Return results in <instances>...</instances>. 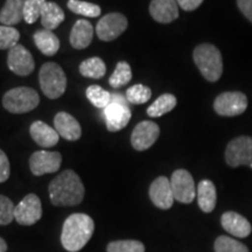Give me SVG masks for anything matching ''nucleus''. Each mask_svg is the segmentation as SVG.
<instances>
[{"mask_svg": "<svg viewBox=\"0 0 252 252\" xmlns=\"http://www.w3.org/2000/svg\"><path fill=\"white\" fill-rule=\"evenodd\" d=\"M68 8L71 12H74V13L83 15V17L87 18H96L102 12V9H100L98 5L82 1V0H69Z\"/></svg>", "mask_w": 252, "mask_h": 252, "instance_id": "nucleus-29", "label": "nucleus"}, {"mask_svg": "<svg viewBox=\"0 0 252 252\" xmlns=\"http://www.w3.org/2000/svg\"><path fill=\"white\" fill-rule=\"evenodd\" d=\"M132 78V70L130 64L127 62H118L117 67H116L115 71L111 75V77L109 78L110 86L115 89L122 88L126 86Z\"/></svg>", "mask_w": 252, "mask_h": 252, "instance_id": "nucleus-27", "label": "nucleus"}, {"mask_svg": "<svg viewBox=\"0 0 252 252\" xmlns=\"http://www.w3.org/2000/svg\"><path fill=\"white\" fill-rule=\"evenodd\" d=\"M220 224L230 235L245 238L251 234V224L244 216L235 212H226L220 217Z\"/></svg>", "mask_w": 252, "mask_h": 252, "instance_id": "nucleus-18", "label": "nucleus"}, {"mask_svg": "<svg viewBox=\"0 0 252 252\" xmlns=\"http://www.w3.org/2000/svg\"><path fill=\"white\" fill-rule=\"evenodd\" d=\"M150 198L154 206L159 209L167 210L174 203V195H173L171 180L166 176H159L156 179L150 187Z\"/></svg>", "mask_w": 252, "mask_h": 252, "instance_id": "nucleus-15", "label": "nucleus"}, {"mask_svg": "<svg viewBox=\"0 0 252 252\" xmlns=\"http://www.w3.org/2000/svg\"><path fill=\"white\" fill-rule=\"evenodd\" d=\"M127 19L122 13L104 15L96 26V34L102 41H113L124 33L127 28Z\"/></svg>", "mask_w": 252, "mask_h": 252, "instance_id": "nucleus-10", "label": "nucleus"}, {"mask_svg": "<svg viewBox=\"0 0 252 252\" xmlns=\"http://www.w3.org/2000/svg\"><path fill=\"white\" fill-rule=\"evenodd\" d=\"M179 4V7H181L184 11H194L200 7L203 0H176Z\"/></svg>", "mask_w": 252, "mask_h": 252, "instance_id": "nucleus-38", "label": "nucleus"}, {"mask_svg": "<svg viewBox=\"0 0 252 252\" xmlns=\"http://www.w3.org/2000/svg\"><path fill=\"white\" fill-rule=\"evenodd\" d=\"M40 18L41 24L43 25V28L53 32L64 20V12L55 2L47 1L45 6H43L42 13H41Z\"/></svg>", "mask_w": 252, "mask_h": 252, "instance_id": "nucleus-24", "label": "nucleus"}, {"mask_svg": "<svg viewBox=\"0 0 252 252\" xmlns=\"http://www.w3.org/2000/svg\"><path fill=\"white\" fill-rule=\"evenodd\" d=\"M20 34L17 28L12 26H0V49H12L18 45Z\"/></svg>", "mask_w": 252, "mask_h": 252, "instance_id": "nucleus-32", "label": "nucleus"}, {"mask_svg": "<svg viewBox=\"0 0 252 252\" xmlns=\"http://www.w3.org/2000/svg\"><path fill=\"white\" fill-rule=\"evenodd\" d=\"M40 87L43 94L50 99H56L64 94L67 77L58 63H45L40 69Z\"/></svg>", "mask_w": 252, "mask_h": 252, "instance_id": "nucleus-4", "label": "nucleus"}, {"mask_svg": "<svg viewBox=\"0 0 252 252\" xmlns=\"http://www.w3.org/2000/svg\"><path fill=\"white\" fill-rule=\"evenodd\" d=\"M111 97L112 94L104 90L99 86H90L87 89V98L90 100L94 106L98 109H105L111 102Z\"/></svg>", "mask_w": 252, "mask_h": 252, "instance_id": "nucleus-28", "label": "nucleus"}, {"mask_svg": "<svg viewBox=\"0 0 252 252\" xmlns=\"http://www.w3.org/2000/svg\"><path fill=\"white\" fill-rule=\"evenodd\" d=\"M152 97V90L149 87L143 86V84H135V86L128 88L126 91V99L131 104H144L149 102Z\"/></svg>", "mask_w": 252, "mask_h": 252, "instance_id": "nucleus-30", "label": "nucleus"}, {"mask_svg": "<svg viewBox=\"0 0 252 252\" xmlns=\"http://www.w3.org/2000/svg\"><path fill=\"white\" fill-rule=\"evenodd\" d=\"M237 6L242 14L252 24V0H237Z\"/></svg>", "mask_w": 252, "mask_h": 252, "instance_id": "nucleus-37", "label": "nucleus"}, {"mask_svg": "<svg viewBox=\"0 0 252 252\" xmlns=\"http://www.w3.org/2000/svg\"><path fill=\"white\" fill-rule=\"evenodd\" d=\"M225 161L230 167L248 166L252 169V137L241 135L228 144L225 149Z\"/></svg>", "mask_w": 252, "mask_h": 252, "instance_id": "nucleus-7", "label": "nucleus"}, {"mask_svg": "<svg viewBox=\"0 0 252 252\" xmlns=\"http://www.w3.org/2000/svg\"><path fill=\"white\" fill-rule=\"evenodd\" d=\"M14 204L8 197L0 195V225H8L14 220Z\"/></svg>", "mask_w": 252, "mask_h": 252, "instance_id": "nucleus-35", "label": "nucleus"}, {"mask_svg": "<svg viewBox=\"0 0 252 252\" xmlns=\"http://www.w3.org/2000/svg\"><path fill=\"white\" fill-rule=\"evenodd\" d=\"M193 59L202 76L208 82H217L223 74L220 52L212 43H201L194 49Z\"/></svg>", "mask_w": 252, "mask_h": 252, "instance_id": "nucleus-3", "label": "nucleus"}, {"mask_svg": "<svg viewBox=\"0 0 252 252\" xmlns=\"http://www.w3.org/2000/svg\"><path fill=\"white\" fill-rule=\"evenodd\" d=\"M248 108V97L241 91H225L216 97L214 110L223 117H236L245 112Z\"/></svg>", "mask_w": 252, "mask_h": 252, "instance_id": "nucleus-8", "label": "nucleus"}, {"mask_svg": "<svg viewBox=\"0 0 252 252\" xmlns=\"http://www.w3.org/2000/svg\"><path fill=\"white\" fill-rule=\"evenodd\" d=\"M104 117L110 132H118L126 127L131 119V110L122 94H112L111 102L104 109Z\"/></svg>", "mask_w": 252, "mask_h": 252, "instance_id": "nucleus-6", "label": "nucleus"}, {"mask_svg": "<svg viewBox=\"0 0 252 252\" xmlns=\"http://www.w3.org/2000/svg\"><path fill=\"white\" fill-rule=\"evenodd\" d=\"M9 173H11V168H9L8 158L5 152L0 150V184L8 180Z\"/></svg>", "mask_w": 252, "mask_h": 252, "instance_id": "nucleus-36", "label": "nucleus"}, {"mask_svg": "<svg viewBox=\"0 0 252 252\" xmlns=\"http://www.w3.org/2000/svg\"><path fill=\"white\" fill-rule=\"evenodd\" d=\"M34 41H35L36 47L43 55L53 56L60 49L59 37L52 31L45 30V28L35 32V34H34Z\"/></svg>", "mask_w": 252, "mask_h": 252, "instance_id": "nucleus-23", "label": "nucleus"}, {"mask_svg": "<svg viewBox=\"0 0 252 252\" xmlns=\"http://www.w3.org/2000/svg\"><path fill=\"white\" fill-rule=\"evenodd\" d=\"M94 223L87 214H72L63 223L61 232L62 247L69 252H77L86 247L93 237Z\"/></svg>", "mask_w": 252, "mask_h": 252, "instance_id": "nucleus-2", "label": "nucleus"}, {"mask_svg": "<svg viewBox=\"0 0 252 252\" xmlns=\"http://www.w3.org/2000/svg\"><path fill=\"white\" fill-rule=\"evenodd\" d=\"M26 0H6L4 7L0 11V23L4 26H12L24 19V7Z\"/></svg>", "mask_w": 252, "mask_h": 252, "instance_id": "nucleus-21", "label": "nucleus"}, {"mask_svg": "<svg viewBox=\"0 0 252 252\" xmlns=\"http://www.w3.org/2000/svg\"><path fill=\"white\" fill-rule=\"evenodd\" d=\"M54 128L60 137L69 141L78 140L81 138L82 128L76 118L67 112H59L54 118Z\"/></svg>", "mask_w": 252, "mask_h": 252, "instance_id": "nucleus-17", "label": "nucleus"}, {"mask_svg": "<svg viewBox=\"0 0 252 252\" xmlns=\"http://www.w3.org/2000/svg\"><path fill=\"white\" fill-rule=\"evenodd\" d=\"M150 13L158 23H173L179 18V4L176 0H152Z\"/></svg>", "mask_w": 252, "mask_h": 252, "instance_id": "nucleus-16", "label": "nucleus"}, {"mask_svg": "<svg viewBox=\"0 0 252 252\" xmlns=\"http://www.w3.org/2000/svg\"><path fill=\"white\" fill-rule=\"evenodd\" d=\"M42 216V206L35 194H28L14 209V219L21 225L35 224Z\"/></svg>", "mask_w": 252, "mask_h": 252, "instance_id": "nucleus-11", "label": "nucleus"}, {"mask_svg": "<svg viewBox=\"0 0 252 252\" xmlns=\"http://www.w3.org/2000/svg\"><path fill=\"white\" fill-rule=\"evenodd\" d=\"M7 65L9 70L19 76H27L34 70L35 63L30 50L24 46L17 45L8 50Z\"/></svg>", "mask_w": 252, "mask_h": 252, "instance_id": "nucleus-14", "label": "nucleus"}, {"mask_svg": "<svg viewBox=\"0 0 252 252\" xmlns=\"http://www.w3.org/2000/svg\"><path fill=\"white\" fill-rule=\"evenodd\" d=\"M47 0H26L24 7V19L27 24H34L41 17Z\"/></svg>", "mask_w": 252, "mask_h": 252, "instance_id": "nucleus-34", "label": "nucleus"}, {"mask_svg": "<svg viewBox=\"0 0 252 252\" xmlns=\"http://www.w3.org/2000/svg\"><path fill=\"white\" fill-rule=\"evenodd\" d=\"M49 197L52 203L58 207L77 206L84 198L86 189L80 176L71 169L62 172L50 182Z\"/></svg>", "mask_w": 252, "mask_h": 252, "instance_id": "nucleus-1", "label": "nucleus"}, {"mask_svg": "<svg viewBox=\"0 0 252 252\" xmlns=\"http://www.w3.org/2000/svg\"><path fill=\"white\" fill-rule=\"evenodd\" d=\"M39 94L32 88L19 87L8 90L2 97V105L12 113H26L39 105Z\"/></svg>", "mask_w": 252, "mask_h": 252, "instance_id": "nucleus-5", "label": "nucleus"}, {"mask_svg": "<svg viewBox=\"0 0 252 252\" xmlns=\"http://www.w3.org/2000/svg\"><path fill=\"white\" fill-rule=\"evenodd\" d=\"M160 127L154 122L144 121L134 127L131 135V144L134 150L146 151L153 146L159 138Z\"/></svg>", "mask_w": 252, "mask_h": 252, "instance_id": "nucleus-13", "label": "nucleus"}, {"mask_svg": "<svg viewBox=\"0 0 252 252\" xmlns=\"http://www.w3.org/2000/svg\"><path fill=\"white\" fill-rule=\"evenodd\" d=\"M176 103H178V100H176L174 94H163L154 100L152 105H150V108L147 109V115L152 118L161 117L166 113L171 112L176 106Z\"/></svg>", "mask_w": 252, "mask_h": 252, "instance_id": "nucleus-25", "label": "nucleus"}, {"mask_svg": "<svg viewBox=\"0 0 252 252\" xmlns=\"http://www.w3.org/2000/svg\"><path fill=\"white\" fill-rule=\"evenodd\" d=\"M7 251V244H6L5 239L0 237V252H6Z\"/></svg>", "mask_w": 252, "mask_h": 252, "instance_id": "nucleus-39", "label": "nucleus"}, {"mask_svg": "<svg viewBox=\"0 0 252 252\" xmlns=\"http://www.w3.org/2000/svg\"><path fill=\"white\" fill-rule=\"evenodd\" d=\"M80 71L84 77L99 80L105 75L106 65L102 59L91 58L81 63Z\"/></svg>", "mask_w": 252, "mask_h": 252, "instance_id": "nucleus-26", "label": "nucleus"}, {"mask_svg": "<svg viewBox=\"0 0 252 252\" xmlns=\"http://www.w3.org/2000/svg\"><path fill=\"white\" fill-rule=\"evenodd\" d=\"M198 207L204 213H212L216 207V187L210 180H202L197 186Z\"/></svg>", "mask_w": 252, "mask_h": 252, "instance_id": "nucleus-22", "label": "nucleus"}, {"mask_svg": "<svg viewBox=\"0 0 252 252\" xmlns=\"http://www.w3.org/2000/svg\"><path fill=\"white\" fill-rule=\"evenodd\" d=\"M94 37V27L89 21L77 20L70 33V43L75 49H84Z\"/></svg>", "mask_w": 252, "mask_h": 252, "instance_id": "nucleus-20", "label": "nucleus"}, {"mask_svg": "<svg viewBox=\"0 0 252 252\" xmlns=\"http://www.w3.org/2000/svg\"><path fill=\"white\" fill-rule=\"evenodd\" d=\"M171 186L176 201L181 203H191L196 196L194 179L186 169H178L172 174Z\"/></svg>", "mask_w": 252, "mask_h": 252, "instance_id": "nucleus-9", "label": "nucleus"}, {"mask_svg": "<svg viewBox=\"0 0 252 252\" xmlns=\"http://www.w3.org/2000/svg\"><path fill=\"white\" fill-rule=\"evenodd\" d=\"M108 252H145L144 244L139 241H115L109 243L106 248Z\"/></svg>", "mask_w": 252, "mask_h": 252, "instance_id": "nucleus-33", "label": "nucleus"}, {"mask_svg": "<svg viewBox=\"0 0 252 252\" xmlns=\"http://www.w3.org/2000/svg\"><path fill=\"white\" fill-rule=\"evenodd\" d=\"M62 156L59 152L36 151L30 159L31 171L34 175L40 176L48 173L58 172L61 167Z\"/></svg>", "mask_w": 252, "mask_h": 252, "instance_id": "nucleus-12", "label": "nucleus"}, {"mask_svg": "<svg viewBox=\"0 0 252 252\" xmlns=\"http://www.w3.org/2000/svg\"><path fill=\"white\" fill-rule=\"evenodd\" d=\"M30 132L32 139L35 141L39 146L48 149V147L55 146L59 143L60 135L58 131L54 127H52V126L41 121L34 122L31 125Z\"/></svg>", "mask_w": 252, "mask_h": 252, "instance_id": "nucleus-19", "label": "nucleus"}, {"mask_svg": "<svg viewBox=\"0 0 252 252\" xmlns=\"http://www.w3.org/2000/svg\"><path fill=\"white\" fill-rule=\"evenodd\" d=\"M215 252H249L247 245L228 236H220L214 245Z\"/></svg>", "mask_w": 252, "mask_h": 252, "instance_id": "nucleus-31", "label": "nucleus"}]
</instances>
